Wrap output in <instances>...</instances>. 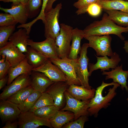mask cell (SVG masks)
<instances>
[{
	"instance_id": "ba28073f",
	"label": "cell",
	"mask_w": 128,
	"mask_h": 128,
	"mask_svg": "<svg viewBox=\"0 0 128 128\" xmlns=\"http://www.w3.org/2000/svg\"><path fill=\"white\" fill-rule=\"evenodd\" d=\"M64 95L66 105L60 110L72 112L74 114L75 120L82 116H89L88 107L91 99L85 101L78 100L73 97L66 91Z\"/></svg>"
},
{
	"instance_id": "7a4b0ae2",
	"label": "cell",
	"mask_w": 128,
	"mask_h": 128,
	"mask_svg": "<svg viewBox=\"0 0 128 128\" xmlns=\"http://www.w3.org/2000/svg\"><path fill=\"white\" fill-rule=\"evenodd\" d=\"M83 31L84 37L113 34L117 35L122 40H124L125 38L122 33L128 32L127 27L116 24L109 18L106 13L103 14L101 20L93 22L85 27Z\"/></svg>"
},
{
	"instance_id": "d590c367",
	"label": "cell",
	"mask_w": 128,
	"mask_h": 128,
	"mask_svg": "<svg viewBox=\"0 0 128 128\" xmlns=\"http://www.w3.org/2000/svg\"><path fill=\"white\" fill-rule=\"evenodd\" d=\"M88 116H82L74 121L66 124L62 127L63 128H83L84 124L88 120Z\"/></svg>"
},
{
	"instance_id": "484cf974",
	"label": "cell",
	"mask_w": 128,
	"mask_h": 128,
	"mask_svg": "<svg viewBox=\"0 0 128 128\" xmlns=\"http://www.w3.org/2000/svg\"><path fill=\"white\" fill-rule=\"evenodd\" d=\"M25 55L28 63L33 69L39 67L48 59L30 46L28 47Z\"/></svg>"
},
{
	"instance_id": "cb8c5ba5",
	"label": "cell",
	"mask_w": 128,
	"mask_h": 128,
	"mask_svg": "<svg viewBox=\"0 0 128 128\" xmlns=\"http://www.w3.org/2000/svg\"><path fill=\"white\" fill-rule=\"evenodd\" d=\"M74 118V114L71 112L59 110L49 120L53 128H61Z\"/></svg>"
},
{
	"instance_id": "e0dca14e",
	"label": "cell",
	"mask_w": 128,
	"mask_h": 128,
	"mask_svg": "<svg viewBox=\"0 0 128 128\" xmlns=\"http://www.w3.org/2000/svg\"><path fill=\"white\" fill-rule=\"evenodd\" d=\"M122 64L117 66L115 68L112 69L109 72H102V74L105 75V79L107 80L111 79L113 82L119 84L120 88L123 90L124 89L128 91L127 81L128 77V70L124 71L123 69Z\"/></svg>"
},
{
	"instance_id": "4fadbf2b",
	"label": "cell",
	"mask_w": 128,
	"mask_h": 128,
	"mask_svg": "<svg viewBox=\"0 0 128 128\" xmlns=\"http://www.w3.org/2000/svg\"><path fill=\"white\" fill-rule=\"evenodd\" d=\"M32 71L38 72L44 74L54 82H66V76L61 69L48 59L39 67L33 69Z\"/></svg>"
},
{
	"instance_id": "836d02e7",
	"label": "cell",
	"mask_w": 128,
	"mask_h": 128,
	"mask_svg": "<svg viewBox=\"0 0 128 128\" xmlns=\"http://www.w3.org/2000/svg\"><path fill=\"white\" fill-rule=\"evenodd\" d=\"M49 0H43V3L41 12L39 15L36 18L30 22L21 25V27L25 28L27 33H30L32 26L38 20H41L43 23L44 22L45 20V10Z\"/></svg>"
},
{
	"instance_id": "8992f818",
	"label": "cell",
	"mask_w": 128,
	"mask_h": 128,
	"mask_svg": "<svg viewBox=\"0 0 128 128\" xmlns=\"http://www.w3.org/2000/svg\"><path fill=\"white\" fill-rule=\"evenodd\" d=\"M84 38L88 41L89 47L95 50L97 56L111 57L113 55L112 37L110 35L84 36Z\"/></svg>"
},
{
	"instance_id": "f546056e",
	"label": "cell",
	"mask_w": 128,
	"mask_h": 128,
	"mask_svg": "<svg viewBox=\"0 0 128 128\" xmlns=\"http://www.w3.org/2000/svg\"><path fill=\"white\" fill-rule=\"evenodd\" d=\"M60 108L55 105H49L38 109L34 113L39 117L49 119L52 117Z\"/></svg>"
},
{
	"instance_id": "c3c4849f",
	"label": "cell",
	"mask_w": 128,
	"mask_h": 128,
	"mask_svg": "<svg viewBox=\"0 0 128 128\" xmlns=\"http://www.w3.org/2000/svg\"></svg>"
},
{
	"instance_id": "d4e9b609",
	"label": "cell",
	"mask_w": 128,
	"mask_h": 128,
	"mask_svg": "<svg viewBox=\"0 0 128 128\" xmlns=\"http://www.w3.org/2000/svg\"><path fill=\"white\" fill-rule=\"evenodd\" d=\"M97 3L104 10H117L128 13V1L122 0H100Z\"/></svg>"
},
{
	"instance_id": "bcb514c9",
	"label": "cell",
	"mask_w": 128,
	"mask_h": 128,
	"mask_svg": "<svg viewBox=\"0 0 128 128\" xmlns=\"http://www.w3.org/2000/svg\"><path fill=\"white\" fill-rule=\"evenodd\" d=\"M127 27V28L128 32V27Z\"/></svg>"
},
{
	"instance_id": "7dc6e473",
	"label": "cell",
	"mask_w": 128,
	"mask_h": 128,
	"mask_svg": "<svg viewBox=\"0 0 128 128\" xmlns=\"http://www.w3.org/2000/svg\"><path fill=\"white\" fill-rule=\"evenodd\" d=\"M122 0L128 1V0Z\"/></svg>"
},
{
	"instance_id": "8d00e7d4",
	"label": "cell",
	"mask_w": 128,
	"mask_h": 128,
	"mask_svg": "<svg viewBox=\"0 0 128 128\" xmlns=\"http://www.w3.org/2000/svg\"><path fill=\"white\" fill-rule=\"evenodd\" d=\"M18 23L13 16L9 13H0V26L16 25Z\"/></svg>"
},
{
	"instance_id": "6da1fadb",
	"label": "cell",
	"mask_w": 128,
	"mask_h": 128,
	"mask_svg": "<svg viewBox=\"0 0 128 128\" xmlns=\"http://www.w3.org/2000/svg\"><path fill=\"white\" fill-rule=\"evenodd\" d=\"M120 86L117 83L113 82L106 83L103 81L101 85L96 88L94 96L89 103V115L97 118L101 110L107 108L110 104V102L117 94V88Z\"/></svg>"
},
{
	"instance_id": "30bf717a",
	"label": "cell",
	"mask_w": 128,
	"mask_h": 128,
	"mask_svg": "<svg viewBox=\"0 0 128 128\" xmlns=\"http://www.w3.org/2000/svg\"><path fill=\"white\" fill-rule=\"evenodd\" d=\"M27 43L28 45L48 59L59 58L55 41L52 38H47L40 42H35L28 39Z\"/></svg>"
},
{
	"instance_id": "ee69618b",
	"label": "cell",
	"mask_w": 128,
	"mask_h": 128,
	"mask_svg": "<svg viewBox=\"0 0 128 128\" xmlns=\"http://www.w3.org/2000/svg\"><path fill=\"white\" fill-rule=\"evenodd\" d=\"M124 46L123 49L127 53H128V41H124Z\"/></svg>"
},
{
	"instance_id": "f1b7e54d",
	"label": "cell",
	"mask_w": 128,
	"mask_h": 128,
	"mask_svg": "<svg viewBox=\"0 0 128 128\" xmlns=\"http://www.w3.org/2000/svg\"><path fill=\"white\" fill-rule=\"evenodd\" d=\"M41 93L35 90L21 104L17 105L21 113L29 111L33 107Z\"/></svg>"
},
{
	"instance_id": "d6a6232c",
	"label": "cell",
	"mask_w": 128,
	"mask_h": 128,
	"mask_svg": "<svg viewBox=\"0 0 128 128\" xmlns=\"http://www.w3.org/2000/svg\"><path fill=\"white\" fill-rule=\"evenodd\" d=\"M41 5L42 0H28L26 5L29 18H34L38 14Z\"/></svg>"
},
{
	"instance_id": "4dcf8cb0",
	"label": "cell",
	"mask_w": 128,
	"mask_h": 128,
	"mask_svg": "<svg viewBox=\"0 0 128 128\" xmlns=\"http://www.w3.org/2000/svg\"><path fill=\"white\" fill-rule=\"evenodd\" d=\"M54 105V102L51 96L45 92L41 93L33 107L29 111L34 112L37 109L45 106Z\"/></svg>"
},
{
	"instance_id": "74e56055",
	"label": "cell",
	"mask_w": 128,
	"mask_h": 128,
	"mask_svg": "<svg viewBox=\"0 0 128 128\" xmlns=\"http://www.w3.org/2000/svg\"><path fill=\"white\" fill-rule=\"evenodd\" d=\"M102 9L98 4L97 3H94L91 4L88 6L87 12L91 16H97L100 14Z\"/></svg>"
},
{
	"instance_id": "9a60e30c",
	"label": "cell",
	"mask_w": 128,
	"mask_h": 128,
	"mask_svg": "<svg viewBox=\"0 0 128 128\" xmlns=\"http://www.w3.org/2000/svg\"><path fill=\"white\" fill-rule=\"evenodd\" d=\"M69 86L66 82H54L48 88L45 92L51 96L54 105L60 108L65 100L64 92Z\"/></svg>"
},
{
	"instance_id": "603a6c76",
	"label": "cell",
	"mask_w": 128,
	"mask_h": 128,
	"mask_svg": "<svg viewBox=\"0 0 128 128\" xmlns=\"http://www.w3.org/2000/svg\"><path fill=\"white\" fill-rule=\"evenodd\" d=\"M84 33L83 30L76 27L73 29L72 37V43L68 57L69 58L75 59H77L79 54L81 47V40L84 37Z\"/></svg>"
},
{
	"instance_id": "ac0fdd59",
	"label": "cell",
	"mask_w": 128,
	"mask_h": 128,
	"mask_svg": "<svg viewBox=\"0 0 128 128\" xmlns=\"http://www.w3.org/2000/svg\"><path fill=\"white\" fill-rule=\"evenodd\" d=\"M0 9L5 13L11 15L15 20L21 24L26 23L28 17L26 5L21 3H12L10 8L0 7Z\"/></svg>"
},
{
	"instance_id": "f6af8a7d",
	"label": "cell",
	"mask_w": 128,
	"mask_h": 128,
	"mask_svg": "<svg viewBox=\"0 0 128 128\" xmlns=\"http://www.w3.org/2000/svg\"><path fill=\"white\" fill-rule=\"evenodd\" d=\"M126 100L128 103V97L127 98Z\"/></svg>"
},
{
	"instance_id": "4316f807",
	"label": "cell",
	"mask_w": 128,
	"mask_h": 128,
	"mask_svg": "<svg viewBox=\"0 0 128 128\" xmlns=\"http://www.w3.org/2000/svg\"><path fill=\"white\" fill-rule=\"evenodd\" d=\"M104 10L114 23L120 26L128 27V13L117 10Z\"/></svg>"
},
{
	"instance_id": "7bdbcfd3",
	"label": "cell",
	"mask_w": 128,
	"mask_h": 128,
	"mask_svg": "<svg viewBox=\"0 0 128 128\" xmlns=\"http://www.w3.org/2000/svg\"><path fill=\"white\" fill-rule=\"evenodd\" d=\"M8 80V76L0 79V90H1L5 85Z\"/></svg>"
},
{
	"instance_id": "44dd1931",
	"label": "cell",
	"mask_w": 128,
	"mask_h": 128,
	"mask_svg": "<svg viewBox=\"0 0 128 128\" xmlns=\"http://www.w3.org/2000/svg\"><path fill=\"white\" fill-rule=\"evenodd\" d=\"M33 68L28 63L26 57L16 66L11 67L8 72V85L10 84L17 77L23 74L31 75Z\"/></svg>"
},
{
	"instance_id": "3957f363",
	"label": "cell",
	"mask_w": 128,
	"mask_h": 128,
	"mask_svg": "<svg viewBox=\"0 0 128 128\" xmlns=\"http://www.w3.org/2000/svg\"><path fill=\"white\" fill-rule=\"evenodd\" d=\"M61 3L58 4L54 8L45 13L44 36L46 38H50L55 41L60 29L59 23L60 10L62 8Z\"/></svg>"
},
{
	"instance_id": "7c38bea8",
	"label": "cell",
	"mask_w": 128,
	"mask_h": 128,
	"mask_svg": "<svg viewBox=\"0 0 128 128\" xmlns=\"http://www.w3.org/2000/svg\"><path fill=\"white\" fill-rule=\"evenodd\" d=\"M95 56L97 59L96 63L94 64L89 63L88 64L89 76L91 75L93 72L98 69H100L101 71L103 72L109 70L110 68L114 69L118 66L121 61L119 55L115 52L113 53L110 58H108L107 56L100 57Z\"/></svg>"
},
{
	"instance_id": "52a82bcc",
	"label": "cell",
	"mask_w": 128,
	"mask_h": 128,
	"mask_svg": "<svg viewBox=\"0 0 128 128\" xmlns=\"http://www.w3.org/2000/svg\"><path fill=\"white\" fill-rule=\"evenodd\" d=\"M59 33L56 37L55 42L60 58L68 57L71 47L73 28L64 23L60 24Z\"/></svg>"
},
{
	"instance_id": "83f0119b",
	"label": "cell",
	"mask_w": 128,
	"mask_h": 128,
	"mask_svg": "<svg viewBox=\"0 0 128 128\" xmlns=\"http://www.w3.org/2000/svg\"><path fill=\"white\" fill-rule=\"evenodd\" d=\"M34 90L31 85H29L19 90L7 100L17 105L20 104L28 97Z\"/></svg>"
},
{
	"instance_id": "ffe728a7",
	"label": "cell",
	"mask_w": 128,
	"mask_h": 128,
	"mask_svg": "<svg viewBox=\"0 0 128 128\" xmlns=\"http://www.w3.org/2000/svg\"><path fill=\"white\" fill-rule=\"evenodd\" d=\"M96 90L88 89L82 86L72 84L69 86L66 91L73 97L80 101L91 99L95 96Z\"/></svg>"
},
{
	"instance_id": "f35d334b",
	"label": "cell",
	"mask_w": 128,
	"mask_h": 128,
	"mask_svg": "<svg viewBox=\"0 0 128 128\" xmlns=\"http://www.w3.org/2000/svg\"><path fill=\"white\" fill-rule=\"evenodd\" d=\"M11 67L10 63L6 59L4 62L0 63V79L6 76Z\"/></svg>"
},
{
	"instance_id": "5bb4252c",
	"label": "cell",
	"mask_w": 128,
	"mask_h": 128,
	"mask_svg": "<svg viewBox=\"0 0 128 128\" xmlns=\"http://www.w3.org/2000/svg\"><path fill=\"white\" fill-rule=\"evenodd\" d=\"M0 55L2 57L5 58L12 67L16 66L26 58L25 55L9 41L0 48Z\"/></svg>"
},
{
	"instance_id": "7402d4cb",
	"label": "cell",
	"mask_w": 128,
	"mask_h": 128,
	"mask_svg": "<svg viewBox=\"0 0 128 128\" xmlns=\"http://www.w3.org/2000/svg\"><path fill=\"white\" fill-rule=\"evenodd\" d=\"M29 37L26 29L21 28L14 32L9 40L22 52L26 53L27 51V41Z\"/></svg>"
},
{
	"instance_id": "b9f144b4",
	"label": "cell",
	"mask_w": 128,
	"mask_h": 128,
	"mask_svg": "<svg viewBox=\"0 0 128 128\" xmlns=\"http://www.w3.org/2000/svg\"><path fill=\"white\" fill-rule=\"evenodd\" d=\"M57 0H49L46 5L45 10L46 13L49 11L52 8V5L54 2Z\"/></svg>"
},
{
	"instance_id": "ab89813d",
	"label": "cell",
	"mask_w": 128,
	"mask_h": 128,
	"mask_svg": "<svg viewBox=\"0 0 128 128\" xmlns=\"http://www.w3.org/2000/svg\"><path fill=\"white\" fill-rule=\"evenodd\" d=\"M18 124L17 121L12 122V121H8L6 122L5 125L2 128H17Z\"/></svg>"
},
{
	"instance_id": "277c9868",
	"label": "cell",
	"mask_w": 128,
	"mask_h": 128,
	"mask_svg": "<svg viewBox=\"0 0 128 128\" xmlns=\"http://www.w3.org/2000/svg\"><path fill=\"white\" fill-rule=\"evenodd\" d=\"M89 47L88 43L83 44L81 47L80 56L77 59L75 66L77 74L81 85L90 89L92 87L89 83V75L88 68L89 59L87 55Z\"/></svg>"
},
{
	"instance_id": "e575fe53",
	"label": "cell",
	"mask_w": 128,
	"mask_h": 128,
	"mask_svg": "<svg viewBox=\"0 0 128 128\" xmlns=\"http://www.w3.org/2000/svg\"><path fill=\"white\" fill-rule=\"evenodd\" d=\"M100 0H78L73 4V6L78 9L76 13L80 15L87 12L88 6L91 4L97 3Z\"/></svg>"
},
{
	"instance_id": "5b68a950",
	"label": "cell",
	"mask_w": 128,
	"mask_h": 128,
	"mask_svg": "<svg viewBox=\"0 0 128 128\" xmlns=\"http://www.w3.org/2000/svg\"><path fill=\"white\" fill-rule=\"evenodd\" d=\"M77 59H71L68 57L62 59H49L52 62L58 66L65 74L66 82L69 86L72 84L81 85L76 71L75 65Z\"/></svg>"
},
{
	"instance_id": "9c48e42d",
	"label": "cell",
	"mask_w": 128,
	"mask_h": 128,
	"mask_svg": "<svg viewBox=\"0 0 128 128\" xmlns=\"http://www.w3.org/2000/svg\"><path fill=\"white\" fill-rule=\"evenodd\" d=\"M17 119L19 128H37L43 126L53 128L49 119L38 116L29 111L21 113Z\"/></svg>"
},
{
	"instance_id": "2e32d148",
	"label": "cell",
	"mask_w": 128,
	"mask_h": 128,
	"mask_svg": "<svg viewBox=\"0 0 128 128\" xmlns=\"http://www.w3.org/2000/svg\"><path fill=\"white\" fill-rule=\"evenodd\" d=\"M21 113L17 104L7 100H0V117L3 122L15 120Z\"/></svg>"
},
{
	"instance_id": "d6986e66",
	"label": "cell",
	"mask_w": 128,
	"mask_h": 128,
	"mask_svg": "<svg viewBox=\"0 0 128 128\" xmlns=\"http://www.w3.org/2000/svg\"><path fill=\"white\" fill-rule=\"evenodd\" d=\"M30 77L31 85L34 90L41 93L45 92L54 82L44 74L39 72L32 71Z\"/></svg>"
},
{
	"instance_id": "8fae6325",
	"label": "cell",
	"mask_w": 128,
	"mask_h": 128,
	"mask_svg": "<svg viewBox=\"0 0 128 128\" xmlns=\"http://www.w3.org/2000/svg\"><path fill=\"white\" fill-rule=\"evenodd\" d=\"M30 75L28 74H23L16 78L0 94V100H7L19 90L31 85Z\"/></svg>"
},
{
	"instance_id": "1f68e13d",
	"label": "cell",
	"mask_w": 128,
	"mask_h": 128,
	"mask_svg": "<svg viewBox=\"0 0 128 128\" xmlns=\"http://www.w3.org/2000/svg\"><path fill=\"white\" fill-rule=\"evenodd\" d=\"M16 25L0 27V48L8 42V41L15 30Z\"/></svg>"
},
{
	"instance_id": "60d3db41",
	"label": "cell",
	"mask_w": 128,
	"mask_h": 128,
	"mask_svg": "<svg viewBox=\"0 0 128 128\" xmlns=\"http://www.w3.org/2000/svg\"><path fill=\"white\" fill-rule=\"evenodd\" d=\"M5 3L11 2L12 3H21L24 5H27L28 0H0Z\"/></svg>"
}]
</instances>
